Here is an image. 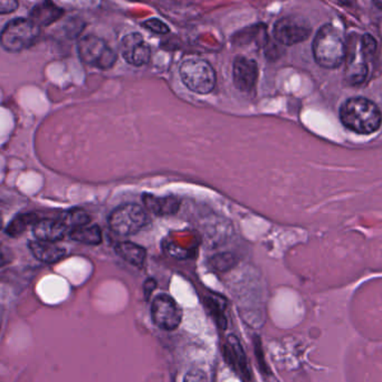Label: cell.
Listing matches in <instances>:
<instances>
[{
    "mask_svg": "<svg viewBox=\"0 0 382 382\" xmlns=\"http://www.w3.org/2000/svg\"><path fill=\"white\" fill-rule=\"evenodd\" d=\"M210 264L217 271H228L236 264L235 257L230 254L217 255L210 260Z\"/></svg>",
    "mask_w": 382,
    "mask_h": 382,
    "instance_id": "603a6c76",
    "label": "cell"
},
{
    "mask_svg": "<svg viewBox=\"0 0 382 382\" xmlns=\"http://www.w3.org/2000/svg\"><path fill=\"white\" fill-rule=\"evenodd\" d=\"M63 13H64L63 9L57 7L54 3H51V0H44L42 3H38L33 8L29 18L42 27V26H49L55 23L62 17Z\"/></svg>",
    "mask_w": 382,
    "mask_h": 382,
    "instance_id": "5bb4252c",
    "label": "cell"
},
{
    "mask_svg": "<svg viewBox=\"0 0 382 382\" xmlns=\"http://www.w3.org/2000/svg\"><path fill=\"white\" fill-rule=\"evenodd\" d=\"M29 249L38 261L44 263H55L65 256V249L56 246L49 241H29Z\"/></svg>",
    "mask_w": 382,
    "mask_h": 382,
    "instance_id": "9a60e30c",
    "label": "cell"
},
{
    "mask_svg": "<svg viewBox=\"0 0 382 382\" xmlns=\"http://www.w3.org/2000/svg\"><path fill=\"white\" fill-rule=\"evenodd\" d=\"M143 204L148 209L156 214L158 216H169L176 214L180 207V201L173 196H166V197H159V196L145 193L142 197Z\"/></svg>",
    "mask_w": 382,
    "mask_h": 382,
    "instance_id": "4fadbf2b",
    "label": "cell"
},
{
    "mask_svg": "<svg viewBox=\"0 0 382 382\" xmlns=\"http://www.w3.org/2000/svg\"><path fill=\"white\" fill-rule=\"evenodd\" d=\"M143 27L152 31V33L160 35L167 34L170 31L169 27L158 18H150V19L145 20L143 23Z\"/></svg>",
    "mask_w": 382,
    "mask_h": 382,
    "instance_id": "d4e9b609",
    "label": "cell"
},
{
    "mask_svg": "<svg viewBox=\"0 0 382 382\" xmlns=\"http://www.w3.org/2000/svg\"><path fill=\"white\" fill-rule=\"evenodd\" d=\"M13 260V252L10 249L0 245V269L10 263Z\"/></svg>",
    "mask_w": 382,
    "mask_h": 382,
    "instance_id": "83f0119b",
    "label": "cell"
},
{
    "mask_svg": "<svg viewBox=\"0 0 382 382\" xmlns=\"http://www.w3.org/2000/svg\"><path fill=\"white\" fill-rule=\"evenodd\" d=\"M232 79L239 91H253L258 79V65L256 61L241 55L236 57L232 65Z\"/></svg>",
    "mask_w": 382,
    "mask_h": 382,
    "instance_id": "30bf717a",
    "label": "cell"
},
{
    "mask_svg": "<svg viewBox=\"0 0 382 382\" xmlns=\"http://www.w3.org/2000/svg\"><path fill=\"white\" fill-rule=\"evenodd\" d=\"M315 62L324 68H337L347 56L346 42L333 25L323 26L313 42Z\"/></svg>",
    "mask_w": 382,
    "mask_h": 382,
    "instance_id": "7a4b0ae2",
    "label": "cell"
},
{
    "mask_svg": "<svg viewBox=\"0 0 382 382\" xmlns=\"http://www.w3.org/2000/svg\"><path fill=\"white\" fill-rule=\"evenodd\" d=\"M205 305H206V309L208 310V313H209L212 320L215 321L216 326H218L223 331L227 330L228 322H227L224 310L221 309L219 302L214 300L212 297H206L205 299Z\"/></svg>",
    "mask_w": 382,
    "mask_h": 382,
    "instance_id": "ffe728a7",
    "label": "cell"
},
{
    "mask_svg": "<svg viewBox=\"0 0 382 382\" xmlns=\"http://www.w3.org/2000/svg\"><path fill=\"white\" fill-rule=\"evenodd\" d=\"M376 51V42L370 34L363 35L361 38V53L365 57V62L374 56Z\"/></svg>",
    "mask_w": 382,
    "mask_h": 382,
    "instance_id": "cb8c5ba5",
    "label": "cell"
},
{
    "mask_svg": "<svg viewBox=\"0 0 382 382\" xmlns=\"http://www.w3.org/2000/svg\"><path fill=\"white\" fill-rule=\"evenodd\" d=\"M37 221L38 219L34 214H24V215L17 216L7 227L6 232L10 237H17L27 230V227L31 226V225L34 226Z\"/></svg>",
    "mask_w": 382,
    "mask_h": 382,
    "instance_id": "d6986e66",
    "label": "cell"
},
{
    "mask_svg": "<svg viewBox=\"0 0 382 382\" xmlns=\"http://www.w3.org/2000/svg\"><path fill=\"white\" fill-rule=\"evenodd\" d=\"M182 382H209L208 374L202 369L193 368L184 374Z\"/></svg>",
    "mask_w": 382,
    "mask_h": 382,
    "instance_id": "484cf974",
    "label": "cell"
},
{
    "mask_svg": "<svg viewBox=\"0 0 382 382\" xmlns=\"http://www.w3.org/2000/svg\"><path fill=\"white\" fill-rule=\"evenodd\" d=\"M368 77V67L365 63H349L347 68V81L350 85H360Z\"/></svg>",
    "mask_w": 382,
    "mask_h": 382,
    "instance_id": "44dd1931",
    "label": "cell"
},
{
    "mask_svg": "<svg viewBox=\"0 0 382 382\" xmlns=\"http://www.w3.org/2000/svg\"><path fill=\"white\" fill-rule=\"evenodd\" d=\"M157 283L154 280H148L145 284V297H149L152 293L153 289H156Z\"/></svg>",
    "mask_w": 382,
    "mask_h": 382,
    "instance_id": "f1b7e54d",
    "label": "cell"
},
{
    "mask_svg": "<svg viewBox=\"0 0 382 382\" xmlns=\"http://www.w3.org/2000/svg\"><path fill=\"white\" fill-rule=\"evenodd\" d=\"M33 232L38 241L54 243L65 236L67 228L61 219L44 218L35 223Z\"/></svg>",
    "mask_w": 382,
    "mask_h": 382,
    "instance_id": "7c38bea8",
    "label": "cell"
},
{
    "mask_svg": "<svg viewBox=\"0 0 382 382\" xmlns=\"http://www.w3.org/2000/svg\"><path fill=\"white\" fill-rule=\"evenodd\" d=\"M253 344H254V353L256 356V360H257L258 367L261 369L265 376H269L271 374V370H269V365H267L266 360H265V356H264L263 344H262L261 337L258 335H255L254 340H253Z\"/></svg>",
    "mask_w": 382,
    "mask_h": 382,
    "instance_id": "7402d4cb",
    "label": "cell"
},
{
    "mask_svg": "<svg viewBox=\"0 0 382 382\" xmlns=\"http://www.w3.org/2000/svg\"><path fill=\"white\" fill-rule=\"evenodd\" d=\"M79 56L86 65L100 70H110L118 60V54L108 42L95 35H86L77 44Z\"/></svg>",
    "mask_w": 382,
    "mask_h": 382,
    "instance_id": "277c9868",
    "label": "cell"
},
{
    "mask_svg": "<svg viewBox=\"0 0 382 382\" xmlns=\"http://www.w3.org/2000/svg\"><path fill=\"white\" fill-rule=\"evenodd\" d=\"M71 238L79 243L88 244V245H99L102 241V232L97 225L93 226H82L71 232Z\"/></svg>",
    "mask_w": 382,
    "mask_h": 382,
    "instance_id": "e0dca14e",
    "label": "cell"
},
{
    "mask_svg": "<svg viewBox=\"0 0 382 382\" xmlns=\"http://www.w3.org/2000/svg\"><path fill=\"white\" fill-rule=\"evenodd\" d=\"M40 35V26L31 18H15L0 33V45L7 51L18 53L34 45Z\"/></svg>",
    "mask_w": 382,
    "mask_h": 382,
    "instance_id": "3957f363",
    "label": "cell"
},
{
    "mask_svg": "<svg viewBox=\"0 0 382 382\" xmlns=\"http://www.w3.org/2000/svg\"><path fill=\"white\" fill-rule=\"evenodd\" d=\"M312 27L305 18L300 16H286L280 18L274 25L273 34L275 40L282 45L292 46L300 44L309 38Z\"/></svg>",
    "mask_w": 382,
    "mask_h": 382,
    "instance_id": "ba28073f",
    "label": "cell"
},
{
    "mask_svg": "<svg viewBox=\"0 0 382 382\" xmlns=\"http://www.w3.org/2000/svg\"><path fill=\"white\" fill-rule=\"evenodd\" d=\"M145 210L136 204H125L118 207L109 218L111 230L121 236L134 235L147 224Z\"/></svg>",
    "mask_w": 382,
    "mask_h": 382,
    "instance_id": "8992f818",
    "label": "cell"
},
{
    "mask_svg": "<svg viewBox=\"0 0 382 382\" xmlns=\"http://www.w3.org/2000/svg\"><path fill=\"white\" fill-rule=\"evenodd\" d=\"M18 8V0H0V15L10 14Z\"/></svg>",
    "mask_w": 382,
    "mask_h": 382,
    "instance_id": "4316f807",
    "label": "cell"
},
{
    "mask_svg": "<svg viewBox=\"0 0 382 382\" xmlns=\"http://www.w3.org/2000/svg\"><path fill=\"white\" fill-rule=\"evenodd\" d=\"M60 219L67 230L72 228V230L85 226L90 223V216L82 209H71L63 212Z\"/></svg>",
    "mask_w": 382,
    "mask_h": 382,
    "instance_id": "ac0fdd59",
    "label": "cell"
},
{
    "mask_svg": "<svg viewBox=\"0 0 382 382\" xmlns=\"http://www.w3.org/2000/svg\"><path fill=\"white\" fill-rule=\"evenodd\" d=\"M340 119L344 127L358 134H371L379 130L382 114L376 103L365 97L347 100L340 109Z\"/></svg>",
    "mask_w": 382,
    "mask_h": 382,
    "instance_id": "6da1fadb",
    "label": "cell"
},
{
    "mask_svg": "<svg viewBox=\"0 0 382 382\" xmlns=\"http://www.w3.org/2000/svg\"><path fill=\"white\" fill-rule=\"evenodd\" d=\"M0 228H1V218H0Z\"/></svg>",
    "mask_w": 382,
    "mask_h": 382,
    "instance_id": "4dcf8cb0",
    "label": "cell"
},
{
    "mask_svg": "<svg viewBox=\"0 0 382 382\" xmlns=\"http://www.w3.org/2000/svg\"><path fill=\"white\" fill-rule=\"evenodd\" d=\"M223 354L227 365H230L235 371H238L247 381L252 380V372L249 368L246 353L244 351L241 341L235 335H230L227 343L223 349Z\"/></svg>",
    "mask_w": 382,
    "mask_h": 382,
    "instance_id": "8fae6325",
    "label": "cell"
},
{
    "mask_svg": "<svg viewBox=\"0 0 382 382\" xmlns=\"http://www.w3.org/2000/svg\"><path fill=\"white\" fill-rule=\"evenodd\" d=\"M374 3L379 9H382V0H374Z\"/></svg>",
    "mask_w": 382,
    "mask_h": 382,
    "instance_id": "f546056e",
    "label": "cell"
},
{
    "mask_svg": "<svg viewBox=\"0 0 382 382\" xmlns=\"http://www.w3.org/2000/svg\"><path fill=\"white\" fill-rule=\"evenodd\" d=\"M179 72L182 82L190 91L198 94H208L215 88V70L207 61L200 58L184 61Z\"/></svg>",
    "mask_w": 382,
    "mask_h": 382,
    "instance_id": "5b68a950",
    "label": "cell"
},
{
    "mask_svg": "<svg viewBox=\"0 0 382 382\" xmlns=\"http://www.w3.org/2000/svg\"><path fill=\"white\" fill-rule=\"evenodd\" d=\"M151 319L157 328L164 331H175L182 321V311L169 295L156 296L151 305Z\"/></svg>",
    "mask_w": 382,
    "mask_h": 382,
    "instance_id": "52a82bcc",
    "label": "cell"
},
{
    "mask_svg": "<svg viewBox=\"0 0 382 382\" xmlns=\"http://www.w3.org/2000/svg\"><path fill=\"white\" fill-rule=\"evenodd\" d=\"M116 252L120 257L123 258L125 262L130 263L131 265H134V266L142 265L147 257V252L143 247L139 246L136 244L129 243V241L118 244L116 246Z\"/></svg>",
    "mask_w": 382,
    "mask_h": 382,
    "instance_id": "2e32d148",
    "label": "cell"
},
{
    "mask_svg": "<svg viewBox=\"0 0 382 382\" xmlns=\"http://www.w3.org/2000/svg\"><path fill=\"white\" fill-rule=\"evenodd\" d=\"M120 51L130 65L143 66L150 61L151 49L139 33L125 35L120 44Z\"/></svg>",
    "mask_w": 382,
    "mask_h": 382,
    "instance_id": "9c48e42d",
    "label": "cell"
}]
</instances>
